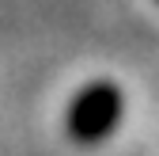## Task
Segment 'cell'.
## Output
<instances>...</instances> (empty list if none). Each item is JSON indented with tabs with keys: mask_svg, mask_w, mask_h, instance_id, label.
Here are the masks:
<instances>
[{
	"mask_svg": "<svg viewBox=\"0 0 159 156\" xmlns=\"http://www.w3.org/2000/svg\"><path fill=\"white\" fill-rule=\"evenodd\" d=\"M125 114V95L117 84L110 80H95L87 88H80L72 95V103L65 110V133L72 145H102L110 133L117 129V122H121Z\"/></svg>",
	"mask_w": 159,
	"mask_h": 156,
	"instance_id": "obj_1",
	"label": "cell"
}]
</instances>
